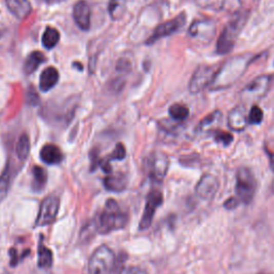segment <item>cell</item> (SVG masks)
<instances>
[{"label": "cell", "instance_id": "cell-15", "mask_svg": "<svg viewBox=\"0 0 274 274\" xmlns=\"http://www.w3.org/2000/svg\"><path fill=\"white\" fill-rule=\"evenodd\" d=\"M73 17L82 30L88 31L91 25V10L88 3L85 0H80L74 5Z\"/></svg>", "mask_w": 274, "mask_h": 274}, {"label": "cell", "instance_id": "cell-27", "mask_svg": "<svg viewBox=\"0 0 274 274\" xmlns=\"http://www.w3.org/2000/svg\"><path fill=\"white\" fill-rule=\"evenodd\" d=\"M169 116L176 121H183L185 120L186 118L189 117V114H190V110L189 108L186 107L185 105L183 104H173L169 107Z\"/></svg>", "mask_w": 274, "mask_h": 274}, {"label": "cell", "instance_id": "cell-11", "mask_svg": "<svg viewBox=\"0 0 274 274\" xmlns=\"http://www.w3.org/2000/svg\"><path fill=\"white\" fill-rule=\"evenodd\" d=\"M163 204V194L159 190H152L147 196V202L145 206L144 213L140 222V229L145 230L150 227L153 221L156 209Z\"/></svg>", "mask_w": 274, "mask_h": 274}, {"label": "cell", "instance_id": "cell-33", "mask_svg": "<svg viewBox=\"0 0 274 274\" xmlns=\"http://www.w3.org/2000/svg\"><path fill=\"white\" fill-rule=\"evenodd\" d=\"M120 274H148V272L140 267H127L121 270Z\"/></svg>", "mask_w": 274, "mask_h": 274}, {"label": "cell", "instance_id": "cell-32", "mask_svg": "<svg viewBox=\"0 0 274 274\" xmlns=\"http://www.w3.org/2000/svg\"><path fill=\"white\" fill-rule=\"evenodd\" d=\"M126 148L122 144H118L115 147V150L110 153L108 160L109 161H113V160H117V161H122L124 158H126Z\"/></svg>", "mask_w": 274, "mask_h": 274}, {"label": "cell", "instance_id": "cell-39", "mask_svg": "<svg viewBox=\"0 0 274 274\" xmlns=\"http://www.w3.org/2000/svg\"><path fill=\"white\" fill-rule=\"evenodd\" d=\"M272 192L274 193V181H273V184H272Z\"/></svg>", "mask_w": 274, "mask_h": 274}, {"label": "cell", "instance_id": "cell-34", "mask_svg": "<svg viewBox=\"0 0 274 274\" xmlns=\"http://www.w3.org/2000/svg\"><path fill=\"white\" fill-rule=\"evenodd\" d=\"M241 202L239 201V198H236V197H230L228 198L227 201L224 203V208L227 209V210H233L236 209L237 207L239 206Z\"/></svg>", "mask_w": 274, "mask_h": 274}, {"label": "cell", "instance_id": "cell-36", "mask_svg": "<svg viewBox=\"0 0 274 274\" xmlns=\"http://www.w3.org/2000/svg\"><path fill=\"white\" fill-rule=\"evenodd\" d=\"M10 256H11V266L15 267L18 263V258H17V252L15 248H11L10 250Z\"/></svg>", "mask_w": 274, "mask_h": 274}, {"label": "cell", "instance_id": "cell-8", "mask_svg": "<svg viewBox=\"0 0 274 274\" xmlns=\"http://www.w3.org/2000/svg\"><path fill=\"white\" fill-rule=\"evenodd\" d=\"M220 68L217 66H199L194 72L189 84V90L192 94L202 92L207 87L211 86L217 76Z\"/></svg>", "mask_w": 274, "mask_h": 274}, {"label": "cell", "instance_id": "cell-9", "mask_svg": "<svg viewBox=\"0 0 274 274\" xmlns=\"http://www.w3.org/2000/svg\"><path fill=\"white\" fill-rule=\"evenodd\" d=\"M59 208H60V201L58 196L53 194L44 198V201L40 206L39 213L36 216L34 226L42 227L51 225V224H53L57 220Z\"/></svg>", "mask_w": 274, "mask_h": 274}, {"label": "cell", "instance_id": "cell-22", "mask_svg": "<svg viewBox=\"0 0 274 274\" xmlns=\"http://www.w3.org/2000/svg\"><path fill=\"white\" fill-rule=\"evenodd\" d=\"M46 60V57L43 53L39 51H33L25 61L24 65V71L27 74H31L34 71H36L42 64H44Z\"/></svg>", "mask_w": 274, "mask_h": 274}, {"label": "cell", "instance_id": "cell-31", "mask_svg": "<svg viewBox=\"0 0 274 274\" xmlns=\"http://www.w3.org/2000/svg\"><path fill=\"white\" fill-rule=\"evenodd\" d=\"M263 119H264L263 109L257 105H253L250 110V114H248V123L259 124L261 121H263Z\"/></svg>", "mask_w": 274, "mask_h": 274}, {"label": "cell", "instance_id": "cell-24", "mask_svg": "<svg viewBox=\"0 0 274 274\" xmlns=\"http://www.w3.org/2000/svg\"><path fill=\"white\" fill-rule=\"evenodd\" d=\"M60 40V33L56 28L47 27L42 35V43L43 46L47 49L54 48Z\"/></svg>", "mask_w": 274, "mask_h": 274}, {"label": "cell", "instance_id": "cell-2", "mask_svg": "<svg viewBox=\"0 0 274 274\" xmlns=\"http://www.w3.org/2000/svg\"><path fill=\"white\" fill-rule=\"evenodd\" d=\"M128 216L120 209L114 199H108L104 209L100 212L93 222V227L100 234H107L126 227Z\"/></svg>", "mask_w": 274, "mask_h": 274}, {"label": "cell", "instance_id": "cell-18", "mask_svg": "<svg viewBox=\"0 0 274 274\" xmlns=\"http://www.w3.org/2000/svg\"><path fill=\"white\" fill-rule=\"evenodd\" d=\"M10 12L18 19H25L32 11L29 0H6Z\"/></svg>", "mask_w": 274, "mask_h": 274}, {"label": "cell", "instance_id": "cell-16", "mask_svg": "<svg viewBox=\"0 0 274 274\" xmlns=\"http://www.w3.org/2000/svg\"><path fill=\"white\" fill-rule=\"evenodd\" d=\"M248 124V116L245 107L239 105L230 110L228 115V127L234 132H242Z\"/></svg>", "mask_w": 274, "mask_h": 274}, {"label": "cell", "instance_id": "cell-7", "mask_svg": "<svg viewBox=\"0 0 274 274\" xmlns=\"http://www.w3.org/2000/svg\"><path fill=\"white\" fill-rule=\"evenodd\" d=\"M169 167V159L164 152H153L146 160L145 168L151 181L160 183L164 180Z\"/></svg>", "mask_w": 274, "mask_h": 274}, {"label": "cell", "instance_id": "cell-14", "mask_svg": "<svg viewBox=\"0 0 274 274\" xmlns=\"http://www.w3.org/2000/svg\"><path fill=\"white\" fill-rule=\"evenodd\" d=\"M196 3L204 10L229 13H237L242 7L240 0H196Z\"/></svg>", "mask_w": 274, "mask_h": 274}, {"label": "cell", "instance_id": "cell-1", "mask_svg": "<svg viewBox=\"0 0 274 274\" xmlns=\"http://www.w3.org/2000/svg\"><path fill=\"white\" fill-rule=\"evenodd\" d=\"M252 60V56L248 54L238 55L226 60L222 68L219 69L217 76L211 85V89L220 90L234 84L242 76Z\"/></svg>", "mask_w": 274, "mask_h": 274}, {"label": "cell", "instance_id": "cell-21", "mask_svg": "<svg viewBox=\"0 0 274 274\" xmlns=\"http://www.w3.org/2000/svg\"><path fill=\"white\" fill-rule=\"evenodd\" d=\"M103 184L106 190L120 193L127 188V179L124 175H107L103 180Z\"/></svg>", "mask_w": 274, "mask_h": 274}, {"label": "cell", "instance_id": "cell-28", "mask_svg": "<svg viewBox=\"0 0 274 274\" xmlns=\"http://www.w3.org/2000/svg\"><path fill=\"white\" fill-rule=\"evenodd\" d=\"M126 8V0H109L108 12L113 19H118L121 17Z\"/></svg>", "mask_w": 274, "mask_h": 274}, {"label": "cell", "instance_id": "cell-5", "mask_svg": "<svg viewBox=\"0 0 274 274\" xmlns=\"http://www.w3.org/2000/svg\"><path fill=\"white\" fill-rule=\"evenodd\" d=\"M116 256L107 245L99 246L89 259L90 274H110L116 266Z\"/></svg>", "mask_w": 274, "mask_h": 274}, {"label": "cell", "instance_id": "cell-29", "mask_svg": "<svg viewBox=\"0 0 274 274\" xmlns=\"http://www.w3.org/2000/svg\"><path fill=\"white\" fill-rule=\"evenodd\" d=\"M10 168L9 166L6 167L3 175L0 176V203L7 197L9 189H10Z\"/></svg>", "mask_w": 274, "mask_h": 274}, {"label": "cell", "instance_id": "cell-23", "mask_svg": "<svg viewBox=\"0 0 274 274\" xmlns=\"http://www.w3.org/2000/svg\"><path fill=\"white\" fill-rule=\"evenodd\" d=\"M54 256L53 252L40 242L38 247V267L40 269H49L53 266Z\"/></svg>", "mask_w": 274, "mask_h": 274}, {"label": "cell", "instance_id": "cell-3", "mask_svg": "<svg viewBox=\"0 0 274 274\" xmlns=\"http://www.w3.org/2000/svg\"><path fill=\"white\" fill-rule=\"evenodd\" d=\"M247 21L246 12H237L232 19H230L225 28L222 31L217 44V53L219 55H226L232 51L238 36Z\"/></svg>", "mask_w": 274, "mask_h": 274}, {"label": "cell", "instance_id": "cell-30", "mask_svg": "<svg viewBox=\"0 0 274 274\" xmlns=\"http://www.w3.org/2000/svg\"><path fill=\"white\" fill-rule=\"evenodd\" d=\"M213 137H214V141L217 143L222 144L223 146H229L232 141H233V136L232 134L225 132V131H221V130H216L213 131Z\"/></svg>", "mask_w": 274, "mask_h": 274}, {"label": "cell", "instance_id": "cell-26", "mask_svg": "<svg viewBox=\"0 0 274 274\" xmlns=\"http://www.w3.org/2000/svg\"><path fill=\"white\" fill-rule=\"evenodd\" d=\"M30 152V141L27 134H22L16 144V154L19 160L25 161Z\"/></svg>", "mask_w": 274, "mask_h": 274}, {"label": "cell", "instance_id": "cell-10", "mask_svg": "<svg viewBox=\"0 0 274 274\" xmlns=\"http://www.w3.org/2000/svg\"><path fill=\"white\" fill-rule=\"evenodd\" d=\"M217 32V25L212 19H198L195 21L189 29L191 38L202 42L209 43L213 40Z\"/></svg>", "mask_w": 274, "mask_h": 274}, {"label": "cell", "instance_id": "cell-20", "mask_svg": "<svg viewBox=\"0 0 274 274\" xmlns=\"http://www.w3.org/2000/svg\"><path fill=\"white\" fill-rule=\"evenodd\" d=\"M222 113L220 110H214L212 113L206 116L201 122H199L197 131L201 133H208V132H213L217 129V127L222 121Z\"/></svg>", "mask_w": 274, "mask_h": 274}, {"label": "cell", "instance_id": "cell-25", "mask_svg": "<svg viewBox=\"0 0 274 274\" xmlns=\"http://www.w3.org/2000/svg\"><path fill=\"white\" fill-rule=\"evenodd\" d=\"M32 175H33V184L32 188L34 191H41L47 181V173L44 168L40 166H34L32 169Z\"/></svg>", "mask_w": 274, "mask_h": 274}, {"label": "cell", "instance_id": "cell-12", "mask_svg": "<svg viewBox=\"0 0 274 274\" xmlns=\"http://www.w3.org/2000/svg\"><path fill=\"white\" fill-rule=\"evenodd\" d=\"M184 24H185V14L181 13L175 18L166 21L163 24L159 25L153 31V33L151 34L150 38L147 40V44H153L158 40L163 39L165 36L171 35L172 33L177 32L180 28H182Z\"/></svg>", "mask_w": 274, "mask_h": 274}, {"label": "cell", "instance_id": "cell-37", "mask_svg": "<svg viewBox=\"0 0 274 274\" xmlns=\"http://www.w3.org/2000/svg\"><path fill=\"white\" fill-rule=\"evenodd\" d=\"M267 150V154L269 156V162H270V167L272 169V171L274 172V152H270L268 149H266Z\"/></svg>", "mask_w": 274, "mask_h": 274}, {"label": "cell", "instance_id": "cell-4", "mask_svg": "<svg viewBox=\"0 0 274 274\" xmlns=\"http://www.w3.org/2000/svg\"><path fill=\"white\" fill-rule=\"evenodd\" d=\"M257 189V181L253 171L247 167H241L236 173V193L239 201L245 205L251 204Z\"/></svg>", "mask_w": 274, "mask_h": 274}, {"label": "cell", "instance_id": "cell-13", "mask_svg": "<svg viewBox=\"0 0 274 274\" xmlns=\"http://www.w3.org/2000/svg\"><path fill=\"white\" fill-rule=\"evenodd\" d=\"M220 188V182L218 178L211 173H205V175L199 179L196 184L195 192L198 197H201L205 201H211L214 198Z\"/></svg>", "mask_w": 274, "mask_h": 274}, {"label": "cell", "instance_id": "cell-19", "mask_svg": "<svg viewBox=\"0 0 274 274\" xmlns=\"http://www.w3.org/2000/svg\"><path fill=\"white\" fill-rule=\"evenodd\" d=\"M59 81V72L56 68L54 67H48L46 68L40 76V84L39 87L41 91L47 92L49 90H52L54 87L57 85Z\"/></svg>", "mask_w": 274, "mask_h": 274}, {"label": "cell", "instance_id": "cell-40", "mask_svg": "<svg viewBox=\"0 0 274 274\" xmlns=\"http://www.w3.org/2000/svg\"><path fill=\"white\" fill-rule=\"evenodd\" d=\"M2 36H3V32H2V31H0V38H2Z\"/></svg>", "mask_w": 274, "mask_h": 274}, {"label": "cell", "instance_id": "cell-17", "mask_svg": "<svg viewBox=\"0 0 274 274\" xmlns=\"http://www.w3.org/2000/svg\"><path fill=\"white\" fill-rule=\"evenodd\" d=\"M40 158L47 165H57L64 161V153L56 145L47 144L42 147Z\"/></svg>", "mask_w": 274, "mask_h": 274}, {"label": "cell", "instance_id": "cell-35", "mask_svg": "<svg viewBox=\"0 0 274 274\" xmlns=\"http://www.w3.org/2000/svg\"><path fill=\"white\" fill-rule=\"evenodd\" d=\"M27 99H28V102L31 104V105H35V104H38L39 102V95L36 94L35 90L32 88L29 89L28 91V94H27Z\"/></svg>", "mask_w": 274, "mask_h": 274}, {"label": "cell", "instance_id": "cell-6", "mask_svg": "<svg viewBox=\"0 0 274 274\" xmlns=\"http://www.w3.org/2000/svg\"><path fill=\"white\" fill-rule=\"evenodd\" d=\"M272 83L271 75H260L246 85L240 93L242 102L255 103L265 97Z\"/></svg>", "mask_w": 274, "mask_h": 274}, {"label": "cell", "instance_id": "cell-38", "mask_svg": "<svg viewBox=\"0 0 274 274\" xmlns=\"http://www.w3.org/2000/svg\"><path fill=\"white\" fill-rule=\"evenodd\" d=\"M255 2V0H240V3L242 6H248V5H251Z\"/></svg>", "mask_w": 274, "mask_h": 274}]
</instances>
